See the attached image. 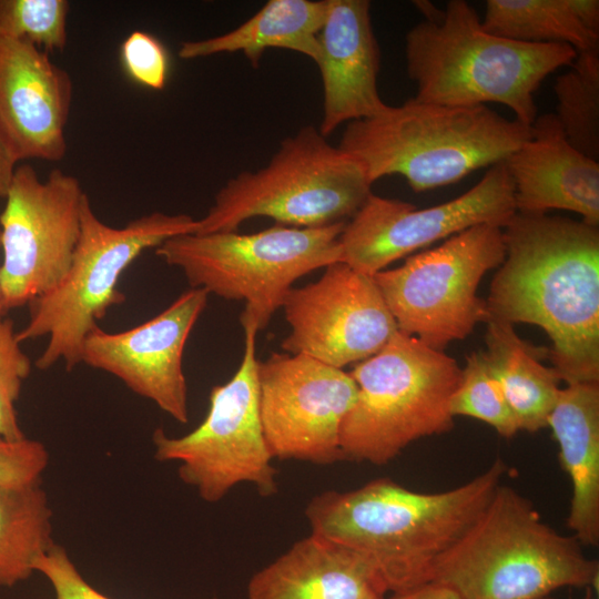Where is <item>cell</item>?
Returning a JSON list of instances; mask_svg holds the SVG:
<instances>
[{
    "mask_svg": "<svg viewBox=\"0 0 599 599\" xmlns=\"http://www.w3.org/2000/svg\"><path fill=\"white\" fill-rule=\"evenodd\" d=\"M505 258L486 321L542 328L567 385L599 383V230L582 221L517 212L502 227Z\"/></svg>",
    "mask_w": 599,
    "mask_h": 599,
    "instance_id": "obj_1",
    "label": "cell"
},
{
    "mask_svg": "<svg viewBox=\"0 0 599 599\" xmlns=\"http://www.w3.org/2000/svg\"><path fill=\"white\" fill-rule=\"evenodd\" d=\"M508 471L495 458L481 474L455 488L419 493L387 477L348 491L328 490L305 508L312 532L364 556L388 592L427 583L435 562L475 522Z\"/></svg>",
    "mask_w": 599,
    "mask_h": 599,
    "instance_id": "obj_2",
    "label": "cell"
},
{
    "mask_svg": "<svg viewBox=\"0 0 599 599\" xmlns=\"http://www.w3.org/2000/svg\"><path fill=\"white\" fill-rule=\"evenodd\" d=\"M578 52L562 43H528L487 31L471 4L450 0L444 11L406 34L405 57L418 101L449 106L499 103L532 125L535 92Z\"/></svg>",
    "mask_w": 599,
    "mask_h": 599,
    "instance_id": "obj_3",
    "label": "cell"
},
{
    "mask_svg": "<svg viewBox=\"0 0 599 599\" xmlns=\"http://www.w3.org/2000/svg\"><path fill=\"white\" fill-rule=\"evenodd\" d=\"M599 562L534 504L500 485L468 530L435 562L428 582L460 599H545L564 587L598 589Z\"/></svg>",
    "mask_w": 599,
    "mask_h": 599,
    "instance_id": "obj_4",
    "label": "cell"
},
{
    "mask_svg": "<svg viewBox=\"0 0 599 599\" xmlns=\"http://www.w3.org/2000/svg\"><path fill=\"white\" fill-rule=\"evenodd\" d=\"M530 136L531 125L487 105L449 106L412 98L347 123L337 146L362 165L372 184L397 174L414 192H424L504 162Z\"/></svg>",
    "mask_w": 599,
    "mask_h": 599,
    "instance_id": "obj_5",
    "label": "cell"
},
{
    "mask_svg": "<svg viewBox=\"0 0 599 599\" xmlns=\"http://www.w3.org/2000/svg\"><path fill=\"white\" fill-rule=\"evenodd\" d=\"M349 375L357 396L341 427L344 460L385 465L412 443L454 427L450 399L461 368L443 351L397 331Z\"/></svg>",
    "mask_w": 599,
    "mask_h": 599,
    "instance_id": "obj_6",
    "label": "cell"
},
{
    "mask_svg": "<svg viewBox=\"0 0 599 599\" xmlns=\"http://www.w3.org/2000/svg\"><path fill=\"white\" fill-rule=\"evenodd\" d=\"M197 220L186 214L153 212L122 227L102 222L87 195L81 232L70 268L51 292L29 305V321L17 332L20 343L48 337L34 365L47 370L63 362L68 370L81 363L85 337L111 306L125 301L118 290L122 273L146 250L181 234L195 233Z\"/></svg>",
    "mask_w": 599,
    "mask_h": 599,
    "instance_id": "obj_7",
    "label": "cell"
},
{
    "mask_svg": "<svg viewBox=\"0 0 599 599\" xmlns=\"http://www.w3.org/2000/svg\"><path fill=\"white\" fill-rule=\"evenodd\" d=\"M362 165L313 125L285 138L270 162L241 172L216 193L195 233L234 232L253 217L318 227L352 217L372 193Z\"/></svg>",
    "mask_w": 599,
    "mask_h": 599,
    "instance_id": "obj_8",
    "label": "cell"
},
{
    "mask_svg": "<svg viewBox=\"0 0 599 599\" xmlns=\"http://www.w3.org/2000/svg\"><path fill=\"white\" fill-rule=\"evenodd\" d=\"M345 223L318 227L277 224L250 234L187 233L164 241L155 254L180 268L192 288L245 302L242 313L261 331L296 280L341 262L339 235Z\"/></svg>",
    "mask_w": 599,
    "mask_h": 599,
    "instance_id": "obj_9",
    "label": "cell"
},
{
    "mask_svg": "<svg viewBox=\"0 0 599 599\" xmlns=\"http://www.w3.org/2000/svg\"><path fill=\"white\" fill-rule=\"evenodd\" d=\"M244 353L232 378L210 392L205 418L190 433L152 435L154 458L179 464L180 479L206 502H217L237 484L248 483L263 497L277 493L276 470L260 415L256 322L241 314Z\"/></svg>",
    "mask_w": 599,
    "mask_h": 599,
    "instance_id": "obj_10",
    "label": "cell"
},
{
    "mask_svg": "<svg viewBox=\"0 0 599 599\" xmlns=\"http://www.w3.org/2000/svg\"><path fill=\"white\" fill-rule=\"evenodd\" d=\"M505 254L502 227L479 224L372 277L397 329L444 351L486 321V304L477 290L484 275L500 266Z\"/></svg>",
    "mask_w": 599,
    "mask_h": 599,
    "instance_id": "obj_11",
    "label": "cell"
},
{
    "mask_svg": "<svg viewBox=\"0 0 599 599\" xmlns=\"http://www.w3.org/2000/svg\"><path fill=\"white\" fill-rule=\"evenodd\" d=\"M85 197L79 180L60 169L41 180L33 166H17L0 214L6 312L28 305L62 282L79 242Z\"/></svg>",
    "mask_w": 599,
    "mask_h": 599,
    "instance_id": "obj_12",
    "label": "cell"
},
{
    "mask_svg": "<svg viewBox=\"0 0 599 599\" xmlns=\"http://www.w3.org/2000/svg\"><path fill=\"white\" fill-rule=\"evenodd\" d=\"M516 213L514 184L504 162L489 166L463 195L432 207L417 209L372 192L339 235L341 262L372 276L475 225L504 227Z\"/></svg>",
    "mask_w": 599,
    "mask_h": 599,
    "instance_id": "obj_13",
    "label": "cell"
},
{
    "mask_svg": "<svg viewBox=\"0 0 599 599\" xmlns=\"http://www.w3.org/2000/svg\"><path fill=\"white\" fill-rule=\"evenodd\" d=\"M260 415L273 458L328 465L344 460L339 435L357 386L349 373L302 354L258 362Z\"/></svg>",
    "mask_w": 599,
    "mask_h": 599,
    "instance_id": "obj_14",
    "label": "cell"
},
{
    "mask_svg": "<svg viewBox=\"0 0 599 599\" xmlns=\"http://www.w3.org/2000/svg\"><path fill=\"white\" fill-rule=\"evenodd\" d=\"M281 308L291 328L282 349L342 369L376 354L398 331L373 277L343 262L291 287Z\"/></svg>",
    "mask_w": 599,
    "mask_h": 599,
    "instance_id": "obj_15",
    "label": "cell"
},
{
    "mask_svg": "<svg viewBox=\"0 0 599 599\" xmlns=\"http://www.w3.org/2000/svg\"><path fill=\"white\" fill-rule=\"evenodd\" d=\"M207 297L205 290L191 287L160 314L135 327L108 333L98 326L83 342L81 363L115 376L134 394L186 424L183 354Z\"/></svg>",
    "mask_w": 599,
    "mask_h": 599,
    "instance_id": "obj_16",
    "label": "cell"
},
{
    "mask_svg": "<svg viewBox=\"0 0 599 599\" xmlns=\"http://www.w3.org/2000/svg\"><path fill=\"white\" fill-rule=\"evenodd\" d=\"M73 85L49 54L0 37V135L19 163L65 156Z\"/></svg>",
    "mask_w": 599,
    "mask_h": 599,
    "instance_id": "obj_17",
    "label": "cell"
},
{
    "mask_svg": "<svg viewBox=\"0 0 599 599\" xmlns=\"http://www.w3.org/2000/svg\"><path fill=\"white\" fill-rule=\"evenodd\" d=\"M318 41L315 64L323 84L318 130L327 138L344 122L372 118L388 108L377 89L380 51L369 1L327 0Z\"/></svg>",
    "mask_w": 599,
    "mask_h": 599,
    "instance_id": "obj_18",
    "label": "cell"
},
{
    "mask_svg": "<svg viewBox=\"0 0 599 599\" xmlns=\"http://www.w3.org/2000/svg\"><path fill=\"white\" fill-rule=\"evenodd\" d=\"M504 163L514 184L517 212L571 211L598 227L599 162L569 143L555 113L536 118L530 139Z\"/></svg>",
    "mask_w": 599,
    "mask_h": 599,
    "instance_id": "obj_19",
    "label": "cell"
},
{
    "mask_svg": "<svg viewBox=\"0 0 599 599\" xmlns=\"http://www.w3.org/2000/svg\"><path fill=\"white\" fill-rule=\"evenodd\" d=\"M373 565L349 547L311 532L248 581L247 599H387Z\"/></svg>",
    "mask_w": 599,
    "mask_h": 599,
    "instance_id": "obj_20",
    "label": "cell"
},
{
    "mask_svg": "<svg viewBox=\"0 0 599 599\" xmlns=\"http://www.w3.org/2000/svg\"><path fill=\"white\" fill-rule=\"evenodd\" d=\"M547 426L559 448L572 496L567 526L582 545H599V383L561 388Z\"/></svg>",
    "mask_w": 599,
    "mask_h": 599,
    "instance_id": "obj_21",
    "label": "cell"
},
{
    "mask_svg": "<svg viewBox=\"0 0 599 599\" xmlns=\"http://www.w3.org/2000/svg\"><path fill=\"white\" fill-rule=\"evenodd\" d=\"M326 10L327 0H270L226 33L182 42L177 54L183 60H193L242 52L253 68H257L265 50L278 48L301 53L316 63L321 52L318 34Z\"/></svg>",
    "mask_w": 599,
    "mask_h": 599,
    "instance_id": "obj_22",
    "label": "cell"
},
{
    "mask_svg": "<svg viewBox=\"0 0 599 599\" xmlns=\"http://www.w3.org/2000/svg\"><path fill=\"white\" fill-rule=\"evenodd\" d=\"M485 354L499 379L520 430L536 433L547 427L560 393L561 378L541 363L545 354L524 341L514 325L489 319Z\"/></svg>",
    "mask_w": 599,
    "mask_h": 599,
    "instance_id": "obj_23",
    "label": "cell"
},
{
    "mask_svg": "<svg viewBox=\"0 0 599 599\" xmlns=\"http://www.w3.org/2000/svg\"><path fill=\"white\" fill-rule=\"evenodd\" d=\"M52 517L42 483L0 486V588L34 573L33 561L55 545Z\"/></svg>",
    "mask_w": 599,
    "mask_h": 599,
    "instance_id": "obj_24",
    "label": "cell"
},
{
    "mask_svg": "<svg viewBox=\"0 0 599 599\" xmlns=\"http://www.w3.org/2000/svg\"><path fill=\"white\" fill-rule=\"evenodd\" d=\"M483 27L528 43H562L577 52L598 51L599 32L576 16L570 0H488Z\"/></svg>",
    "mask_w": 599,
    "mask_h": 599,
    "instance_id": "obj_25",
    "label": "cell"
},
{
    "mask_svg": "<svg viewBox=\"0 0 599 599\" xmlns=\"http://www.w3.org/2000/svg\"><path fill=\"white\" fill-rule=\"evenodd\" d=\"M555 113L569 143L599 160V54L578 52L570 69L557 77Z\"/></svg>",
    "mask_w": 599,
    "mask_h": 599,
    "instance_id": "obj_26",
    "label": "cell"
},
{
    "mask_svg": "<svg viewBox=\"0 0 599 599\" xmlns=\"http://www.w3.org/2000/svg\"><path fill=\"white\" fill-rule=\"evenodd\" d=\"M450 413L454 417L467 416L481 420L505 438H511L520 430L484 351L474 352L467 357L450 399Z\"/></svg>",
    "mask_w": 599,
    "mask_h": 599,
    "instance_id": "obj_27",
    "label": "cell"
},
{
    "mask_svg": "<svg viewBox=\"0 0 599 599\" xmlns=\"http://www.w3.org/2000/svg\"><path fill=\"white\" fill-rule=\"evenodd\" d=\"M67 0H0V37L26 41L47 52L68 43Z\"/></svg>",
    "mask_w": 599,
    "mask_h": 599,
    "instance_id": "obj_28",
    "label": "cell"
},
{
    "mask_svg": "<svg viewBox=\"0 0 599 599\" xmlns=\"http://www.w3.org/2000/svg\"><path fill=\"white\" fill-rule=\"evenodd\" d=\"M13 321L0 315V437L19 440L26 437L16 409L23 382L32 363L22 351Z\"/></svg>",
    "mask_w": 599,
    "mask_h": 599,
    "instance_id": "obj_29",
    "label": "cell"
},
{
    "mask_svg": "<svg viewBox=\"0 0 599 599\" xmlns=\"http://www.w3.org/2000/svg\"><path fill=\"white\" fill-rule=\"evenodd\" d=\"M120 62L134 83L162 90L167 81L170 55L164 44L149 32L135 30L121 43Z\"/></svg>",
    "mask_w": 599,
    "mask_h": 599,
    "instance_id": "obj_30",
    "label": "cell"
},
{
    "mask_svg": "<svg viewBox=\"0 0 599 599\" xmlns=\"http://www.w3.org/2000/svg\"><path fill=\"white\" fill-rule=\"evenodd\" d=\"M48 465L49 451L41 441L0 437V486L40 484Z\"/></svg>",
    "mask_w": 599,
    "mask_h": 599,
    "instance_id": "obj_31",
    "label": "cell"
},
{
    "mask_svg": "<svg viewBox=\"0 0 599 599\" xmlns=\"http://www.w3.org/2000/svg\"><path fill=\"white\" fill-rule=\"evenodd\" d=\"M32 568L50 582L54 599H112L85 580L67 549L58 544L39 556Z\"/></svg>",
    "mask_w": 599,
    "mask_h": 599,
    "instance_id": "obj_32",
    "label": "cell"
},
{
    "mask_svg": "<svg viewBox=\"0 0 599 599\" xmlns=\"http://www.w3.org/2000/svg\"><path fill=\"white\" fill-rule=\"evenodd\" d=\"M387 599H460L447 587L427 582L410 589L390 593Z\"/></svg>",
    "mask_w": 599,
    "mask_h": 599,
    "instance_id": "obj_33",
    "label": "cell"
},
{
    "mask_svg": "<svg viewBox=\"0 0 599 599\" xmlns=\"http://www.w3.org/2000/svg\"><path fill=\"white\" fill-rule=\"evenodd\" d=\"M578 19L590 30L599 32V1L570 0Z\"/></svg>",
    "mask_w": 599,
    "mask_h": 599,
    "instance_id": "obj_34",
    "label": "cell"
},
{
    "mask_svg": "<svg viewBox=\"0 0 599 599\" xmlns=\"http://www.w3.org/2000/svg\"><path fill=\"white\" fill-rule=\"evenodd\" d=\"M17 161L0 135V197H4L11 184Z\"/></svg>",
    "mask_w": 599,
    "mask_h": 599,
    "instance_id": "obj_35",
    "label": "cell"
},
{
    "mask_svg": "<svg viewBox=\"0 0 599 599\" xmlns=\"http://www.w3.org/2000/svg\"><path fill=\"white\" fill-rule=\"evenodd\" d=\"M586 592L582 597V599H596L597 591L592 589L591 587L585 588Z\"/></svg>",
    "mask_w": 599,
    "mask_h": 599,
    "instance_id": "obj_36",
    "label": "cell"
},
{
    "mask_svg": "<svg viewBox=\"0 0 599 599\" xmlns=\"http://www.w3.org/2000/svg\"><path fill=\"white\" fill-rule=\"evenodd\" d=\"M0 252H1V244H0ZM4 313H6V309L3 306V300H2L1 288H0V315H3Z\"/></svg>",
    "mask_w": 599,
    "mask_h": 599,
    "instance_id": "obj_37",
    "label": "cell"
},
{
    "mask_svg": "<svg viewBox=\"0 0 599 599\" xmlns=\"http://www.w3.org/2000/svg\"><path fill=\"white\" fill-rule=\"evenodd\" d=\"M545 599H556V598L548 597V598H545Z\"/></svg>",
    "mask_w": 599,
    "mask_h": 599,
    "instance_id": "obj_38",
    "label": "cell"
}]
</instances>
